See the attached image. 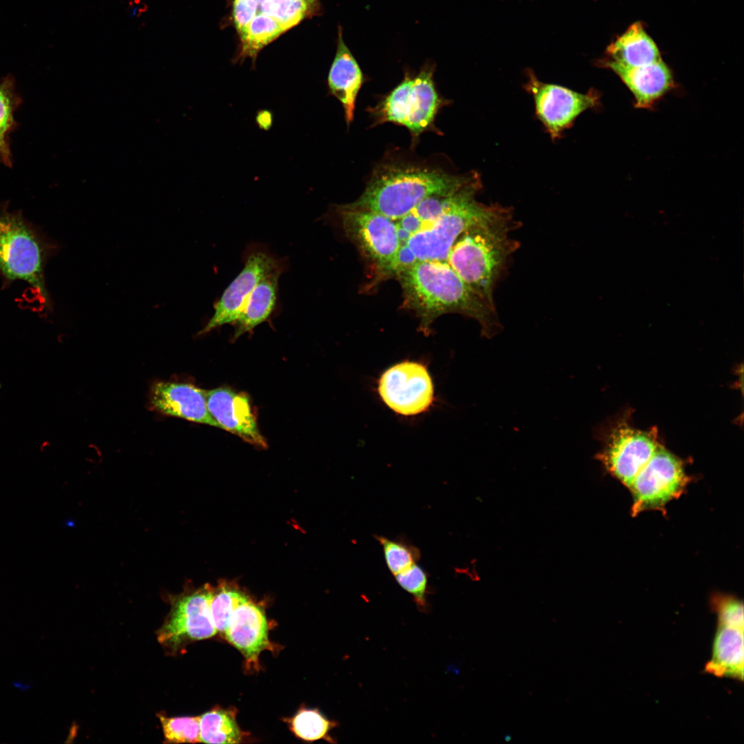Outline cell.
<instances>
[{
	"label": "cell",
	"instance_id": "cell-1",
	"mask_svg": "<svg viewBox=\"0 0 744 744\" xmlns=\"http://www.w3.org/2000/svg\"><path fill=\"white\" fill-rule=\"evenodd\" d=\"M402 289L404 304L420 320V329L428 333L433 322L449 313L476 320L481 335L491 338L502 330L495 304L477 294L447 262L417 261L396 275Z\"/></svg>",
	"mask_w": 744,
	"mask_h": 744
},
{
	"label": "cell",
	"instance_id": "cell-7",
	"mask_svg": "<svg viewBox=\"0 0 744 744\" xmlns=\"http://www.w3.org/2000/svg\"><path fill=\"white\" fill-rule=\"evenodd\" d=\"M433 72L428 63L417 76H406L376 108L378 121L403 125L415 136L428 128L441 104Z\"/></svg>",
	"mask_w": 744,
	"mask_h": 744
},
{
	"label": "cell",
	"instance_id": "cell-11",
	"mask_svg": "<svg viewBox=\"0 0 744 744\" xmlns=\"http://www.w3.org/2000/svg\"><path fill=\"white\" fill-rule=\"evenodd\" d=\"M525 90L534 99L535 114L552 140L572 125L584 111L599 105V94L590 89L586 94L540 81L531 70L527 72Z\"/></svg>",
	"mask_w": 744,
	"mask_h": 744
},
{
	"label": "cell",
	"instance_id": "cell-18",
	"mask_svg": "<svg viewBox=\"0 0 744 744\" xmlns=\"http://www.w3.org/2000/svg\"><path fill=\"white\" fill-rule=\"evenodd\" d=\"M614 72L634 95V106L648 108L668 92L673 85L669 68L662 61L637 68H624L604 62Z\"/></svg>",
	"mask_w": 744,
	"mask_h": 744
},
{
	"label": "cell",
	"instance_id": "cell-14",
	"mask_svg": "<svg viewBox=\"0 0 744 744\" xmlns=\"http://www.w3.org/2000/svg\"><path fill=\"white\" fill-rule=\"evenodd\" d=\"M282 266L280 261L263 249L249 252L242 269L230 282L214 306V312L198 335L224 324H234L249 294L267 274Z\"/></svg>",
	"mask_w": 744,
	"mask_h": 744
},
{
	"label": "cell",
	"instance_id": "cell-6",
	"mask_svg": "<svg viewBox=\"0 0 744 744\" xmlns=\"http://www.w3.org/2000/svg\"><path fill=\"white\" fill-rule=\"evenodd\" d=\"M49 247L20 212H0V274L8 282L22 280L50 305L44 267Z\"/></svg>",
	"mask_w": 744,
	"mask_h": 744
},
{
	"label": "cell",
	"instance_id": "cell-8",
	"mask_svg": "<svg viewBox=\"0 0 744 744\" xmlns=\"http://www.w3.org/2000/svg\"><path fill=\"white\" fill-rule=\"evenodd\" d=\"M342 229L384 277L395 275L401 245L394 220L369 209L335 207Z\"/></svg>",
	"mask_w": 744,
	"mask_h": 744
},
{
	"label": "cell",
	"instance_id": "cell-27",
	"mask_svg": "<svg viewBox=\"0 0 744 744\" xmlns=\"http://www.w3.org/2000/svg\"><path fill=\"white\" fill-rule=\"evenodd\" d=\"M165 742L196 743L200 741V716L167 717L159 714Z\"/></svg>",
	"mask_w": 744,
	"mask_h": 744
},
{
	"label": "cell",
	"instance_id": "cell-23",
	"mask_svg": "<svg viewBox=\"0 0 744 744\" xmlns=\"http://www.w3.org/2000/svg\"><path fill=\"white\" fill-rule=\"evenodd\" d=\"M242 733L231 712L213 710L200 716V741L207 743H238Z\"/></svg>",
	"mask_w": 744,
	"mask_h": 744
},
{
	"label": "cell",
	"instance_id": "cell-24",
	"mask_svg": "<svg viewBox=\"0 0 744 744\" xmlns=\"http://www.w3.org/2000/svg\"><path fill=\"white\" fill-rule=\"evenodd\" d=\"M247 599L241 592L227 585L214 590L210 613L217 632L225 634L233 612Z\"/></svg>",
	"mask_w": 744,
	"mask_h": 744
},
{
	"label": "cell",
	"instance_id": "cell-13",
	"mask_svg": "<svg viewBox=\"0 0 744 744\" xmlns=\"http://www.w3.org/2000/svg\"><path fill=\"white\" fill-rule=\"evenodd\" d=\"M213 591L210 587L205 586L175 597L158 632V641L171 650H177L189 641L215 635L217 630L210 613Z\"/></svg>",
	"mask_w": 744,
	"mask_h": 744
},
{
	"label": "cell",
	"instance_id": "cell-33",
	"mask_svg": "<svg viewBox=\"0 0 744 744\" xmlns=\"http://www.w3.org/2000/svg\"><path fill=\"white\" fill-rule=\"evenodd\" d=\"M510 739H511V736H509V735H506V736H505V737H504V740H505L506 741H507V742H508V741H510Z\"/></svg>",
	"mask_w": 744,
	"mask_h": 744
},
{
	"label": "cell",
	"instance_id": "cell-10",
	"mask_svg": "<svg viewBox=\"0 0 744 744\" xmlns=\"http://www.w3.org/2000/svg\"><path fill=\"white\" fill-rule=\"evenodd\" d=\"M598 436L603 448L596 459L628 488L659 446L650 432L633 428L623 422L606 432L600 430Z\"/></svg>",
	"mask_w": 744,
	"mask_h": 744
},
{
	"label": "cell",
	"instance_id": "cell-16",
	"mask_svg": "<svg viewBox=\"0 0 744 744\" xmlns=\"http://www.w3.org/2000/svg\"><path fill=\"white\" fill-rule=\"evenodd\" d=\"M149 403L162 414L218 428L208 410L206 391L192 384L155 382L150 390Z\"/></svg>",
	"mask_w": 744,
	"mask_h": 744
},
{
	"label": "cell",
	"instance_id": "cell-29",
	"mask_svg": "<svg viewBox=\"0 0 744 744\" xmlns=\"http://www.w3.org/2000/svg\"><path fill=\"white\" fill-rule=\"evenodd\" d=\"M21 101L16 91L15 79L8 74L0 82V130L7 135L17 126L14 113Z\"/></svg>",
	"mask_w": 744,
	"mask_h": 744
},
{
	"label": "cell",
	"instance_id": "cell-25",
	"mask_svg": "<svg viewBox=\"0 0 744 744\" xmlns=\"http://www.w3.org/2000/svg\"><path fill=\"white\" fill-rule=\"evenodd\" d=\"M375 538L382 548L386 566L393 575L406 570L420 559L418 548L406 541L384 536H375Z\"/></svg>",
	"mask_w": 744,
	"mask_h": 744
},
{
	"label": "cell",
	"instance_id": "cell-31",
	"mask_svg": "<svg viewBox=\"0 0 744 744\" xmlns=\"http://www.w3.org/2000/svg\"><path fill=\"white\" fill-rule=\"evenodd\" d=\"M0 163L11 167L12 156L8 142V136L0 130Z\"/></svg>",
	"mask_w": 744,
	"mask_h": 744
},
{
	"label": "cell",
	"instance_id": "cell-3",
	"mask_svg": "<svg viewBox=\"0 0 744 744\" xmlns=\"http://www.w3.org/2000/svg\"><path fill=\"white\" fill-rule=\"evenodd\" d=\"M477 175L457 176L428 167L390 164L375 171L351 208L369 209L397 221L424 199L453 194Z\"/></svg>",
	"mask_w": 744,
	"mask_h": 744
},
{
	"label": "cell",
	"instance_id": "cell-32",
	"mask_svg": "<svg viewBox=\"0 0 744 744\" xmlns=\"http://www.w3.org/2000/svg\"><path fill=\"white\" fill-rule=\"evenodd\" d=\"M256 120L260 129L268 130L273 123V115L270 111L260 110L258 112Z\"/></svg>",
	"mask_w": 744,
	"mask_h": 744
},
{
	"label": "cell",
	"instance_id": "cell-15",
	"mask_svg": "<svg viewBox=\"0 0 744 744\" xmlns=\"http://www.w3.org/2000/svg\"><path fill=\"white\" fill-rule=\"evenodd\" d=\"M206 397L209 413L218 428L255 446L267 447L247 394L223 386L206 391Z\"/></svg>",
	"mask_w": 744,
	"mask_h": 744
},
{
	"label": "cell",
	"instance_id": "cell-4",
	"mask_svg": "<svg viewBox=\"0 0 744 744\" xmlns=\"http://www.w3.org/2000/svg\"><path fill=\"white\" fill-rule=\"evenodd\" d=\"M481 187L482 182L477 174L453 194L450 205L436 220L407 240L404 245L417 261L446 262L452 247L462 234L508 209L499 204L486 205L477 201L475 196Z\"/></svg>",
	"mask_w": 744,
	"mask_h": 744
},
{
	"label": "cell",
	"instance_id": "cell-30",
	"mask_svg": "<svg viewBox=\"0 0 744 744\" xmlns=\"http://www.w3.org/2000/svg\"><path fill=\"white\" fill-rule=\"evenodd\" d=\"M710 606L717 616V623L744 627L743 603L741 600L727 595H713Z\"/></svg>",
	"mask_w": 744,
	"mask_h": 744
},
{
	"label": "cell",
	"instance_id": "cell-20",
	"mask_svg": "<svg viewBox=\"0 0 744 744\" xmlns=\"http://www.w3.org/2000/svg\"><path fill=\"white\" fill-rule=\"evenodd\" d=\"M744 627L717 623L712 658L705 666L707 673L718 677L743 680Z\"/></svg>",
	"mask_w": 744,
	"mask_h": 744
},
{
	"label": "cell",
	"instance_id": "cell-28",
	"mask_svg": "<svg viewBox=\"0 0 744 744\" xmlns=\"http://www.w3.org/2000/svg\"><path fill=\"white\" fill-rule=\"evenodd\" d=\"M398 585L413 597L418 609L426 612L428 608V575L417 563L406 570L394 575Z\"/></svg>",
	"mask_w": 744,
	"mask_h": 744
},
{
	"label": "cell",
	"instance_id": "cell-21",
	"mask_svg": "<svg viewBox=\"0 0 744 744\" xmlns=\"http://www.w3.org/2000/svg\"><path fill=\"white\" fill-rule=\"evenodd\" d=\"M282 269V265L276 268L255 286L233 324L234 340L252 331L272 314L276 304L278 280Z\"/></svg>",
	"mask_w": 744,
	"mask_h": 744
},
{
	"label": "cell",
	"instance_id": "cell-12",
	"mask_svg": "<svg viewBox=\"0 0 744 744\" xmlns=\"http://www.w3.org/2000/svg\"><path fill=\"white\" fill-rule=\"evenodd\" d=\"M378 392L393 411L413 416L427 411L434 402V387L426 366L403 361L387 369L380 376Z\"/></svg>",
	"mask_w": 744,
	"mask_h": 744
},
{
	"label": "cell",
	"instance_id": "cell-17",
	"mask_svg": "<svg viewBox=\"0 0 744 744\" xmlns=\"http://www.w3.org/2000/svg\"><path fill=\"white\" fill-rule=\"evenodd\" d=\"M225 634L247 661L254 664L258 663L260 652L270 645L264 612L248 599L233 612Z\"/></svg>",
	"mask_w": 744,
	"mask_h": 744
},
{
	"label": "cell",
	"instance_id": "cell-19",
	"mask_svg": "<svg viewBox=\"0 0 744 744\" xmlns=\"http://www.w3.org/2000/svg\"><path fill=\"white\" fill-rule=\"evenodd\" d=\"M337 50L328 74L329 91L342 103L345 121L349 125L353 120L357 95L363 83V74L342 37V29L338 27Z\"/></svg>",
	"mask_w": 744,
	"mask_h": 744
},
{
	"label": "cell",
	"instance_id": "cell-5",
	"mask_svg": "<svg viewBox=\"0 0 744 744\" xmlns=\"http://www.w3.org/2000/svg\"><path fill=\"white\" fill-rule=\"evenodd\" d=\"M319 0H233L232 18L240 41L237 61L251 58L318 10Z\"/></svg>",
	"mask_w": 744,
	"mask_h": 744
},
{
	"label": "cell",
	"instance_id": "cell-9",
	"mask_svg": "<svg viewBox=\"0 0 744 744\" xmlns=\"http://www.w3.org/2000/svg\"><path fill=\"white\" fill-rule=\"evenodd\" d=\"M688 482L681 459L659 445L629 488L632 516L648 510H662L682 494Z\"/></svg>",
	"mask_w": 744,
	"mask_h": 744
},
{
	"label": "cell",
	"instance_id": "cell-26",
	"mask_svg": "<svg viewBox=\"0 0 744 744\" xmlns=\"http://www.w3.org/2000/svg\"><path fill=\"white\" fill-rule=\"evenodd\" d=\"M335 725V722L328 720L316 710H301L291 720L292 731L307 741L325 738L331 741L328 734Z\"/></svg>",
	"mask_w": 744,
	"mask_h": 744
},
{
	"label": "cell",
	"instance_id": "cell-2",
	"mask_svg": "<svg viewBox=\"0 0 744 744\" xmlns=\"http://www.w3.org/2000/svg\"><path fill=\"white\" fill-rule=\"evenodd\" d=\"M510 208L499 216L462 234L452 247L446 262L477 294L495 304L493 293L507 270L519 242L510 237L519 227Z\"/></svg>",
	"mask_w": 744,
	"mask_h": 744
},
{
	"label": "cell",
	"instance_id": "cell-22",
	"mask_svg": "<svg viewBox=\"0 0 744 744\" xmlns=\"http://www.w3.org/2000/svg\"><path fill=\"white\" fill-rule=\"evenodd\" d=\"M606 52L610 59L604 62L624 68L643 66L661 60L658 48L639 22L632 24L608 47Z\"/></svg>",
	"mask_w": 744,
	"mask_h": 744
}]
</instances>
